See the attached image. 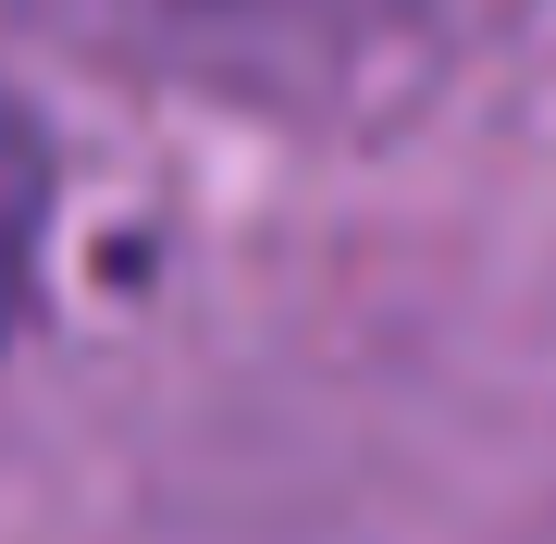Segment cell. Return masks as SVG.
Returning a JSON list of instances; mask_svg holds the SVG:
<instances>
[{
	"label": "cell",
	"mask_w": 556,
	"mask_h": 544,
	"mask_svg": "<svg viewBox=\"0 0 556 544\" xmlns=\"http://www.w3.org/2000/svg\"><path fill=\"white\" fill-rule=\"evenodd\" d=\"M25 13L223 112H358L445 38L457 0H25Z\"/></svg>",
	"instance_id": "cell-1"
},
{
	"label": "cell",
	"mask_w": 556,
	"mask_h": 544,
	"mask_svg": "<svg viewBox=\"0 0 556 544\" xmlns=\"http://www.w3.org/2000/svg\"><path fill=\"white\" fill-rule=\"evenodd\" d=\"M38 223H50V149L25 124V100L0 87V346H13L25 284H38Z\"/></svg>",
	"instance_id": "cell-2"
}]
</instances>
